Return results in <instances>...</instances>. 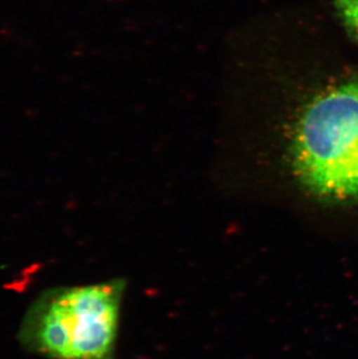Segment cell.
<instances>
[{
  "label": "cell",
  "instance_id": "6da1fadb",
  "mask_svg": "<svg viewBox=\"0 0 358 359\" xmlns=\"http://www.w3.org/2000/svg\"><path fill=\"white\" fill-rule=\"evenodd\" d=\"M125 283L56 286L25 313L18 339L47 359H114Z\"/></svg>",
  "mask_w": 358,
  "mask_h": 359
},
{
  "label": "cell",
  "instance_id": "7a4b0ae2",
  "mask_svg": "<svg viewBox=\"0 0 358 359\" xmlns=\"http://www.w3.org/2000/svg\"><path fill=\"white\" fill-rule=\"evenodd\" d=\"M293 154L298 175L313 194L358 201V79L312 102L298 125Z\"/></svg>",
  "mask_w": 358,
  "mask_h": 359
},
{
  "label": "cell",
  "instance_id": "3957f363",
  "mask_svg": "<svg viewBox=\"0 0 358 359\" xmlns=\"http://www.w3.org/2000/svg\"><path fill=\"white\" fill-rule=\"evenodd\" d=\"M336 7L349 33L358 41V0H336Z\"/></svg>",
  "mask_w": 358,
  "mask_h": 359
}]
</instances>
